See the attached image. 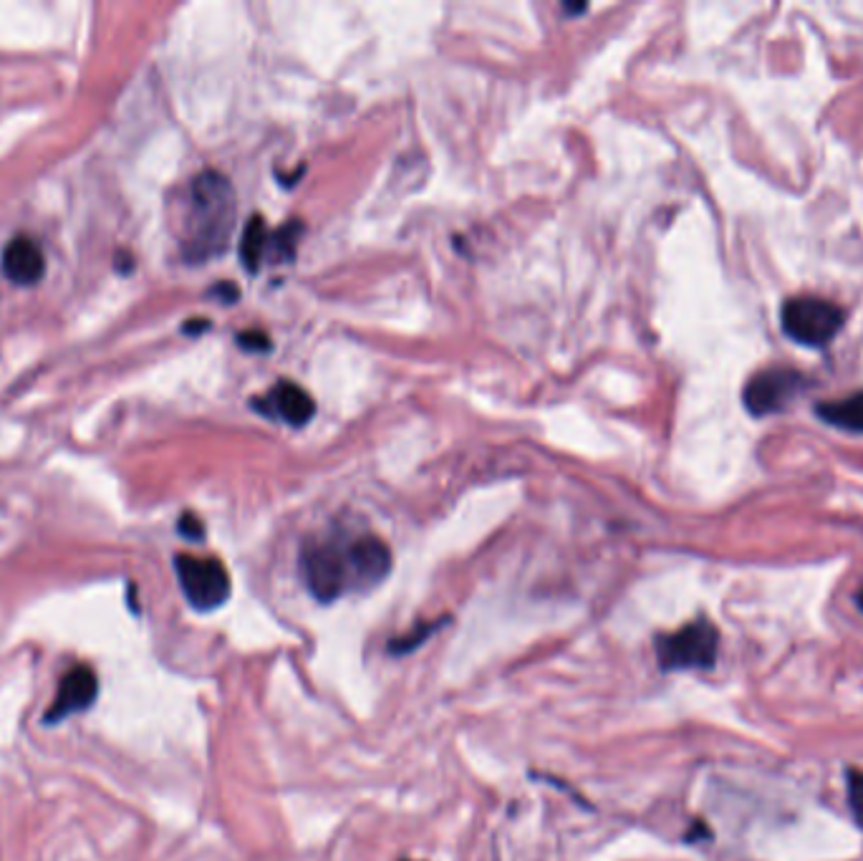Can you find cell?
<instances>
[{
	"label": "cell",
	"instance_id": "obj_1",
	"mask_svg": "<svg viewBox=\"0 0 863 861\" xmlns=\"http://www.w3.org/2000/svg\"><path fill=\"white\" fill-rule=\"evenodd\" d=\"M237 200L230 180L218 169L195 175L187 195L182 225V255L187 263H208L228 251L235 228Z\"/></svg>",
	"mask_w": 863,
	"mask_h": 861
},
{
	"label": "cell",
	"instance_id": "obj_2",
	"mask_svg": "<svg viewBox=\"0 0 863 861\" xmlns=\"http://www.w3.org/2000/svg\"><path fill=\"white\" fill-rule=\"evenodd\" d=\"M654 647L662 670H709L717 662L720 632L709 619H695L677 632L656 637Z\"/></svg>",
	"mask_w": 863,
	"mask_h": 861
},
{
	"label": "cell",
	"instance_id": "obj_3",
	"mask_svg": "<svg viewBox=\"0 0 863 861\" xmlns=\"http://www.w3.org/2000/svg\"><path fill=\"white\" fill-rule=\"evenodd\" d=\"M783 331L800 346L820 349L839 336L843 329V309L833 301L816 296H798L783 306Z\"/></svg>",
	"mask_w": 863,
	"mask_h": 861
},
{
	"label": "cell",
	"instance_id": "obj_4",
	"mask_svg": "<svg viewBox=\"0 0 863 861\" xmlns=\"http://www.w3.org/2000/svg\"><path fill=\"white\" fill-rule=\"evenodd\" d=\"M175 571L185 599L198 611H215L230 596V574L222 561L212 556H175Z\"/></svg>",
	"mask_w": 863,
	"mask_h": 861
},
{
	"label": "cell",
	"instance_id": "obj_5",
	"mask_svg": "<svg viewBox=\"0 0 863 861\" xmlns=\"http://www.w3.org/2000/svg\"><path fill=\"white\" fill-rule=\"evenodd\" d=\"M301 576L316 599L329 604L336 601L352 582H348L346 545L333 541L311 543L301 553Z\"/></svg>",
	"mask_w": 863,
	"mask_h": 861
},
{
	"label": "cell",
	"instance_id": "obj_6",
	"mask_svg": "<svg viewBox=\"0 0 863 861\" xmlns=\"http://www.w3.org/2000/svg\"><path fill=\"white\" fill-rule=\"evenodd\" d=\"M803 389H806V377L800 372L773 366V369H763L748 382L745 391H742V402H745L750 415L765 417L788 407Z\"/></svg>",
	"mask_w": 863,
	"mask_h": 861
},
{
	"label": "cell",
	"instance_id": "obj_7",
	"mask_svg": "<svg viewBox=\"0 0 863 861\" xmlns=\"http://www.w3.org/2000/svg\"><path fill=\"white\" fill-rule=\"evenodd\" d=\"M99 695V677L89 664H76L64 675L62 685L56 689V697L46 710V726H56L71 718L74 713L89 710Z\"/></svg>",
	"mask_w": 863,
	"mask_h": 861
},
{
	"label": "cell",
	"instance_id": "obj_8",
	"mask_svg": "<svg viewBox=\"0 0 863 861\" xmlns=\"http://www.w3.org/2000/svg\"><path fill=\"white\" fill-rule=\"evenodd\" d=\"M348 582L354 589H369L381 584L391 571V551L377 536H358L346 545Z\"/></svg>",
	"mask_w": 863,
	"mask_h": 861
},
{
	"label": "cell",
	"instance_id": "obj_9",
	"mask_svg": "<svg viewBox=\"0 0 863 861\" xmlns=\"http://www.w3.org/2000/svg\"><path fill=\"white\" fill-rule=\"evenodd\" d=\"M255 409H261L266 417L290 424V428H303L306 422L316 415L313 397L296 382H278L266 397L255 399Z\"/></svg>",
	"mask_w": 863,
	"mask_h": 861
},
{
	"label": "cell",
	"instance_id": "obj_10",
	"mask_svg": "<svg viewBox=\"0 0 863 861\" xmlns=\"http://www.w3.org/2000/svg\"><path fill=\"white\" fill-rule=\"evenodd\" d=\"M3 273L15 286H33L44 278L46 258L38 243L29 235L13 238L3 251Z\"/></svg>",
	"mask_w": 863,
	"mask_h": 861
},
{
	"label": "cell",
	"instance_id": "obj_11",
	"mask_svg": "<svg viewBox=\"0 0 863 861\" xmlns=\"http://www.w3.org/2000/svg\"><path fill=\"white\" fill-rule=\"evenodd\" d=\"M816 415L831 428H839L845 432H863V391L833 399V402H820L816 407Z\"/></svg>",
	"mask_w": 863,
	"mask_h": 861
},
{
	"label": "cell",
	"instance_id": "obj_12",
	"mask_svg": "<svg viewBox=\"0 0 863 861\" xmlns=\"http://www.w3.org/2000/svg\"><path fill=\"white\" fill-rule=\"evenodd\" d=\"M268 241H270V230L266 225V220L261 216H253L247 220L241 238V261L251 273H258L263 263H266Z\"/></svg>",
	"mask_w": 863,
	"mask_h": 861
},
{
	"label": "cell",
	"instance_id": "obj_13",
	"mask_svg": "<svg viewBox=\"0 0 863 861\" xmlns=\"http://www.w3.org/2000/svg\"><path fill=\"white\" fill-rule=\"evenodd\" d=\"M301 235H303V225L298 223V220L280 225L278 230H270L266 263H270V266H278V263H294Z\"/></svg>",
	"mask_w": 863,
	"mask_h": 861
},
{
	"label": "cell",
	"instance_id": "obj_14",
	"mask_svg": "<svg viewBox=\"0 0 863 861\" xmlns=\"http://www.w3.org/2000/svg\"><path fill=\"white\" fill-rule=\"evenodd\" d=\"M447 621H450V617H442L438 621H427V625L417 627L414 632H407V634L397 637L395 642L389 644V652L391 654H407V652L417 650V647H420L422 642H427V639H430L434 632H438V629H442L444 625H447Z\"/></svg>",
	"mask_w": 863,
	"mask_h": 861
},
{
	"label": "cell",
	"instance_id": "obj_15",
	"mask_svg": "<svg viewBox=\"0 0 863 861\" xmlns=\"http://www.w3.org/2000/svg\"><path fill=\"white\" fill-rule=\"evenodd\" d=\"M849 804L859 826L863 829V771L849 773Z\"/></svg>",
	"mask_w": 863,
	"mask_h": 861
},
{
	"label": "cell",
	"instance_id": "obj_16",
	"mask_svg": "<svg viewBox=\"0 0 863 861\" xmlns=\"http://www.w3.org/2000/svg\"><path fill=\"white\" fill-rule=\"evenodd\" d=\"M237 344L243 349H251V352H268L270 349V341L263 331H243V334L237 336Z\"/></svg>",
	"mask_w": 863,
	"mask_h": 861
},
{
	"label": "cell",
	"instance_id": "obj_17",
	"mask_svg": "<svg viewBox=\"0 0 863 861\" xmlns=\"http://www.w3.org/2000/svg\"><path fill=\"white\" fill-rule=\"evenodd\" d=\"M179 533L185 536V539H192V541H200L202 536H204V528H202V521L198 516H192V514H185L182 518H179Z\"/></svg>",
	"mask_w": 863,
	"mask_h": 861
}]
</instances>
